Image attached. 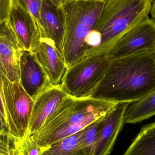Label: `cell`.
<instances>
[{"label":"cell","instance_id":"6da1fadb","mask_svg":"<svg viewBox=\"0 0 155 155\" xmlns=\"http://www.w3.org/2000/svg\"><path fill=\"white\" fill-rule=\"evenodd\" d=\"M155 90V51L151 50L111 60L91 97L115 103H134Z\"/></svg>","mask_w":155,"mask_h":155},{"label":"cell","instance_id":"7a4b0ae2","mask_svg":"<svg viewBox=\"0 0 155 155\" xmlns=\"http://www.w3.org/2000/svg\"><path fill=\"white\" fill-rule=\"evenodd\" d=\"M117 103L68 96L42 127L32 135L41 147L74 134L111 111Z\"/></svg>","mask_w":155,"mask_h":155},{"label":"cell","instance_id":"3957f363","mask_svg":"<svg viewBox=\"0 0 155 155\" xmlns=\"http://www.w3.org/2000/svg\"><path fill=\"white\" fill-rule=\"evenodd\" d=\"M105 0L63 1L65 16L63 55L68 68L86 57L87 40L102 14Z\"/></svg>","mask_w":155,"mask_h":155},{"label":"cell","instance_id":"277c9868","mask_svg":"<svg viewBox=\"0 0 155 155\" xmlns=\"http://www.w3.org/2000/svg\"><path fill=\"white\" fill-rule=\"evenodd\" d=\"M153 0H105L94 30L100 44L93 55L107 52L125 33L149 18Z\"/></svg>","mask_w":155,"mask_h":155},{"label":"cell","instance_id":"5b68a950","mask_svg":"<svg viewBox=\"0 0 155 155\" xmlns=\"http://www.w3.org/2000/svg\"><path fill=\"white\" fill-rule=\"evenodd\" d=\"M107 52L90 55L69 68L61 86L69 96L91 97L104 78L110 64Z\"/></svg>","mask_w":155,"mask_h":155},{"label":"cell","instance_id":"8992f818","mask_svg":"<svg viewBox=\"0 0 155 155\" xmlns=\"http://www.w3.org/2000/svg\"><path fill=\"white\" fill-rule=\"evenodd\" d=\"M0 86L6 111L8 136L21 140L28 131L34 100L24 89L20 80L11 82L1 72Z\"/></svg>","mask_w":155,"mask_h":155},{"label":"cell","instance_id":"52a82bcc","mask_svg":"<svg viewBox=\"0 0 155 155\" xmlns=\"http://www.w3.org/2000/svg\"><path fill=\"white\" fill-rule=\"evenodd\" d=\"M155 23L149 18L122 35L107 52L111 60L153 50Z\"/></svg>","mask_w":155,"mask_h":155},{"label":"cell","instance_id":"ba28073f","mask_svg":"<svg viewBox=\"0 0 155 155\" xmlns=\"http://www.w3.org/2000/svg\"><path fill=\"white\" fill-rule=\"evenodd\" d=\"M38 25L41 39L53 43L63 54L65 16L62 0H42Z\"/></svg>","mask_w":155,"mask_h":155},{"label":"cell","instance_id":"9c48e42d","mask_svg":"<svg viewBox=\"0 0 155 155\" xmlns=\"http://www.w3.org/2000/svg\"><path fill=\"white\" fill-rule=\"evenodd\" d=\"M23 51L8 20L0 24V72L11 82L20 80Z\"/></svg>","mask_w":155,"mask_h":155},{"label":"cell","instance_id":"30bf717a","mask_svg":"<svg viewBox=\"0 0 155 155\" xmlns=\"http://www.w3.org/2000/svg\"><path fill=\"white\" fill-rule=\"evenodd\" d=\"M130 103H118L103 117L97 128L94 155H109L124 127L127 108Z\"/></svg>","mask_w":155,"mask_h":155},{"label":"cell","instance_id":"8fae6325","mask_svg":"<svg viewBox=\"0 0 155 155\" xmlns=\"http://www.w3.org/2000/svg\"><path fill=\"white\" fill-rule=\"evenodd\" d=\"M20 76L22 86L34 101L52 87L44 69L32 51H23L20 60Z\"/></svg>","mask_w":155,"mask_h":155},{"label":"cell","instance_id":"7c38bea8","mask_svg":"<svg viewBox=\"0 0 155 155\" xmlns=\"http://www.w3.org/2000/svg\"><path fill=\"white\" fill-rule=\"evenodd\" d=\"M8 21L22 49L32 51L41 40L36 20L18 5L12 3Z\"/></svg>","mask_w":155,"mask_h":155},{"label":"cell","instance_id":"4fadbf2b","mask_svg":"<svg viewBox=\"0 0 155 155\" xmlns=\"http://www.w3.org/2000/svg\"><path fill=\"white\" fill-rule=\"evenodd\" d=\"M68 96L61 86L52 87L41 94L34 101L26 134L38 132Z\"/></svg>","mask_w":155,"mask_h":155},{"label":"cell","instance_id":"5bb4252c","mask_svg":"<svg viewBox=\"0 0 155 155\" xmlns=\"http://www.w3.org/2000/svg\"><path fill=\"white\" fill-rule=\"evenodd\" d=\"M46 72L52 87L61 86L68 70L63 55L49 40L41 39L32 51Z\"/></svg>","mask_w":155,"mask_h":155},{"label":"cell","instance_id":"9a60e30c","mask_svg":"<svg viewBox=\"0 0 155 155\" xmlns=\"http://www.w3.org/2000/svg\"><path fill=\"white\" fill-rule=\"evenodd\" d=\"M123 155H155V122L142 127Z\"/></svg>","mask_w":155,"mask_h":155},{"label":"cell","instance_id":"2e32d148","mask_svg":"<svg viewBox=\"0 0 155 155\" xmlns=\"http://www.w3.org/2000/svg\"><path fill=\"white\" fill-rule=\"evenodd\" d=\"M155 115V90L143 100L128 105L125 114V123H139Z\"/></svg>","mask_w":155,"mask_h":155},{"label":"cell","instance_id":"e0dca14e","mask_svg":"<svg viewBox=\"0 0 155 155\" xmlns=\"http://www.w3.org/2000/svg\"><path fill=\"white\" fill-rule=\"evenodd\" d=\"M80 131L43 147L40 155H87L79 143Z\"/></svg>","mask_w":155,"mask_h":155},{"label":"cell","instance_id":"ac0fdd59","mask_svg":"<svg viewBox=\"0 0 155 155\" xmlns=\"http://www.w3.org/2000/svg\"><path fill=\"white\" fill-rule=\"evenodd\" d=\"M102 117L94 121L80 130L79 143L82 149L87 155L95 154L97 128Z\"/></svg>","mask_w":155,"mask_h":155},{"label":"cell","instance_id":"d6986e66","mask_svg":"<svg viewBox=\"0 0 155 155\" xmlns=\"http://www.w3.org/2000/svg\"><path fill=\"white\" fill-rule=\"evenodd\" d=\"M42 0H12L15 4L28 11L36 20L38 24Z\"/></svg>","mask_w":155,"mask_h":155},{"label":"cell","instance_id":"ffe728a7","mask_svg":"<svg viewBox=\"0 0 155 155\" xmlns=\"http://www.w3.org/2000/svg\"><path fill=\"white\" fill-rule=\"evenodd\" d=\"M25 155H40L42 147L38 144L31 135L26 134L21 139Z\"/></svg>","mask_w":155,"mask_h":155},{"label":"cell","instance_id":"44dd1931","mask_svg":"<svg viewBox=\"0 0 155 155\" xmlns=\"http://www.w3.org/2000/svg\"><path fill=\"white\" fill-rule=\"evenodd\" d=\"M12 0H0V24L9 19Z\"/></svg>","mask_w":155,"mask_h":155},{"label":"cell","instance_id":"7402d4cb","mask_svg":"<svg viewBox=\"0 0 155 155\" xmlns=\"http://www.w3.org/2000/svg\"><path fill=\"white\" fill-rule=\"evenodd\" d=\"M0 155H25L21 140L13 139L10 153L8 154L0 153Z\"/></svg>","mask_w":155,"mask_h":155},{"label":"cell","instance_id":"603a6c76","mask_svg":"<svg viewBox=\"0 0 155 155\" xmlns=\"http://www.w3.org/2000/svg\"><path fill=\"white\" fill-rule=\"evenodd\" d=\"M13 139L9 136H0V153L8 154L10 153Z\"/></svg>","mask_w":155,"mask_h":155},{"label":"cell","instance_id":"cb8c5ba5","mask_svg":"<svg viewBox=\"0 0 155 155\" xmlns=\"http://www.w3.org/2000/svg\"><path fill=\"white\" fill-rule=\"evenodd\" d=\"M0 136H8L7 126L4 117L0 112Z\"/></svg>","mask_w":155,"mask_h":155},{"label":"cell","instance_id":"d4e9b609","mask_svg":"<svg viewBox=\"0 0 155 155\" xmlns=\"http://www.w3.org/2000/svg\"><path fill=\"white\" fill-rule=\"evenodd\" d=\"M0 112L2 113L6 122V111H5L3 96L2 92L1 89V86H0Z\"/></svg>","mask_w":155,"mask_h":155},{"label":"cell","instance_id":"484cf974","mask_svg":"<svg viewBox=\"0 0 155 155\" xmlns=\"http://www.w3.org/2000/svg\"><path fill=\"white\" fill-rule=\"evenodd\" d=\"M150 14L151 15V19L155 23V0L153 2L152 4V8H151Z\"/></svg>","mask_w":155,"mask_h":155},{"label":"cell","instance_id":"4316f807","mask_svg":"<svg viewBox=\"0 0 155 155\" xmlns=\"http://www.w3.org/2000/svg\"><path fill=\"white\" fill-rule=\"evenodd\" d=\"M154 50L155 51V46H154Z\"/></svg>","mask_w":155,"mask_h":155},{"label":"cell","instance_id":"83f0119b","mask_svg":"<svg viewBox=\"0 0 155 155\" xmlns=\"http://www.w3.org/2000/svg\"><path fill=\"white\" fill-rule=\"evenodd\" d=\"M62 1H64V0H62Z\"/></svg>","mask_w":155,"mask_h":155}]
</instances>
